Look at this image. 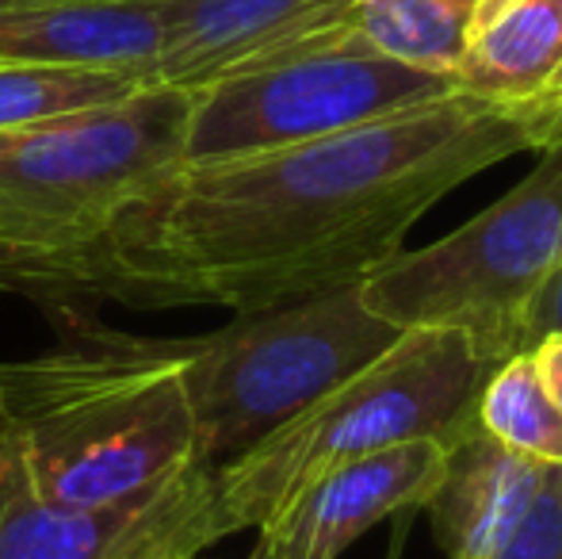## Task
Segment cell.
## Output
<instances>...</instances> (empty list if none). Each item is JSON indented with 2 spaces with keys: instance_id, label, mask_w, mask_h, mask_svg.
<instances>
[{
  "instance_id": "obj_23",
  "label": "cell",
  "mask_w": 562,
  "mask_h": 559,
  "mask_svg": "<svg viewBox=\"0 0 562 559\" xmlns=\"http://www.w3.org/2000/svg\"><path fill=\"white\" fill-rule=\"evenodd\" d=\"M249 559H272V556H268V552H265V548H260V545H257V548H252V556H249Z\"/></svg>"
},
{
  "instance_id": "obj_8",
  "label": "cell",
  "mask_w": 562,
  "mask_h": 559,
  "mask_svg": "<svg viewBox=\"0 0 562 559\" xmlns=\"http://www.w3.org/2000/svg\"><path fill=\"white\" fill-rule=\"evenodd\" d=\"M223 537L215 471L203 463L112 506H54L27 494L0 468V559L200 556Z\"/></svg>"
},
{
  "instance_id": "obj_11",
  "label": "cell",
  "mask_w": 562,
  "mask_h": 559,
  "mask_svg": "<svg viewBox=\"0 0 562 559\" xmlns=\"http://www.w3.org/2000/svg\"><path fill=\"white\" fill-rule=\"evenodd\" d=\"M548 468L505 448L479 422L445 445V471L425 510L448 559L494 556L540 499Z\"/></svg>"
},
{
  "instance_id": "obj_26",
  "label": "cell",
  "mask_w": 562,
  "mask_h": 559,
  "mask_svg": "<svg viewBox=\"0 0 562 559\" xmlns=\"http://www.w3.org/2000/svg\"><path fill=\"white\" fill-rule=\"evenodd\" d=\"M0 411H4V403H0Z\"/></svg>"
},
{
  "instance_id": "obj_21",
  "label": "cell",
  "mask_w": 562,
  "mask_h": 559,
  "mask_svg": "<svg viewBox=\"0 0 562 559\" xmlns=\"http://www.w3.org/2000/svg\"><path fill=\"white\" fill-rule=\"evenodd\" d=\"M12 4H50V0H0V8H12Z\"/></svg>"
},
{
  "instance_id": "obj_10",
  "label": "cell",
  "mask_w": 562,
  "mask_h": 559,
  "mask_svg": "<svg viewBox=\"0 0 562 559\" xmlns=\"http://www.w3.org/2000/svg\"><path fill=\"white\" fill-rule=\"evenodd\" d=\"M154 15V85L195 92L234 69L340 27L348 0H131Z\"/></svg>"
},
{
  "instance_id": "obj_17",
  "label": "cell",
  "mask_w": 562,
  "mask_h": 559,
  "mask_svg": "<svg viewBox=\"0 0 562 559\" xmlns=\"http://www.w3.org/2000/svg\"><path fill=\"white\" fill-rule=\"evenodd\" d=\"M490 559H562V463H551L540 499Z\"/></svg>"
},
{
  "instance_id": "obj_18",
  "label": "cell",
  "mask_w": 562,
  "mask_h": 559,
  "mask_svg": "<svg viewBox=\"0 0 562 559\" xmlns=\"http://www.w3.org/2000/svg\"><path fill=\"white\" fill-rule=\"evenodd\" d=\"M548 334H562V265L528 299L525 318H520V353H528Z\"/></svg>"
},
{
  "instance_id": "obj_13",
  "label": "cell",
  "mask_w": 562,
  "mask_h": 559,
  "mask_svg": "<svg viewBox=\"0 0 562 559\" xmlns=\"http://www.w3.org/2000/svg\"><path fill=\"white\" fill-rule=\"evenodd\" d=\"M562 62V15L551 0H486L456 66L459 92L497 104L540 100Z\"/></svg>"
},
{
  "instance_id": "obj_16",
  "label": "cell",
  "mask_w": 562,
  "mask_h": 559,
  "mask_svg": "<svg viewBox=\"0 0 562 559\" xmlns=\"http://www.w3.org/2000/svg\"><path fill=\"white\" fill-rule=\"evenodd\" d=\"M479 425L513 452L562 463V414L543 391L528 353H513L490 368L479 391Z\"/></svg>"
},
{
  "instance_id": "obj_24",
  "label": "cell",
  "mask_w": 562,
  "mask_h": 559,
  "mask_svg": "<svg viewBox=\"0 0 562 559\" xmlns=\"http://www.w3.org/2000/svg\"><path fill=\"white\" fill-rule=\"evenodd\" d=\"M0 288H8V280H4V269H0Z\"/></svg>"
},
{
  "instance_id": "obj_6",
  "label": "cell",
  "mask_w": 562,
  "mask_h": 559,
  "mask_svg": "<svg viewBox=\"0 0 562 559\" xmlns=\"http://www.w3.org/2000/svg\"><path fill=\"white\" fill-rule=\"evenodd\" d=\"M562 265V138L486 211L425 249H402L360 283L394 329H459L486 368L520 353L528 299Z\"/></svg>"
},
{
  "instance_id": "obj_7",
  "label": "cell",
  "mask_w": 562,
  "mask_h": 559,
  "mask_svg": "<svg viewBox=\"0 0 562 559\" xmlns=\"http://www.w3.org/2000/svg\"><path fill=\"white\" fill-rule=\"evenodd\" d=\"M451 92L456 77L425 74L348 27H329L188 92L184 165L334 138Z\"/></svg>"
},
{
  "instance_id": "obj_3",
  "label": "cell",
  "mask_w": 562,
  "mask_h": 559,
  "mask_svg": "<svg viewBox=\"0 0 562 559\" xmlns=\"http://www.w3.org/2000/svg\"><path fill=\"white\" fill-rule=\"evenodd\" d=\"M192 97L146 85L134 97L35 127L0 131V269L43 295L66 261L184 165Z\"/></svg>"
},
{
  "instance_id": "obj_9",
  "label": "cell",
  "mask_w": 562,
  "mask_h": 559,
  "mask_svg": "<svg viewBox=\"0 0 562 559\" xmlns=\"http://www.w3.org/2000/svg\"><path fill=\"white\" fill-rule=\"evenodd\" d=\"M440 471L445 445L437 437L402 440L340 463L268 517L257 529V545L272 559H340L352 540L383 517L425 506L440 483Z\"/></svg>"
},
{
  "instance_id": "obj_4",
  "label": "cell",
  "mask_w": 562,
  "mask_h": 559,
  "mask_svg": "<svg viewBox=\"0 0 562 559\" xmlns=\"http://www.w3.org/2000/svg\"><path fill=\"white\" fill-rule=\"evenodd\" d=\"M486 376L490 368L459 329H402L398 342L363 372L215 471V506L226 537L260 529L340 463L417 437L451 445L479 422Z\"/></svg>"
},
{
  "instance_id": "obj_15",
  "label": "cell",
  "mask_w": 562,
  "mask_h": 559,
  "mask_svg": "<svg viewBox=\"0 0 562 559\" xmlns=\"http://www.w3.org/2000/svg\"><path fill=\"white\" fill-rule=\"evenodd\" d=\"M146 85H154L146 69L0 62V131L35 127V123H50L61 115L115 104Z\"/></svg>"
},
{
  "instance_id": "obj_20",
  "label": "cell",
  "mask_w": 562,
  "mask_h": 559,
  "mask_svg": "<svg viewBox=\"0 0 562 559\" xmlns=\"http://www.w3.org/2000/svg\"><path fill=\"white\" fill-rule=\"evenodd\" d=\"M543 100H548V104H555V108H562V62H559V69H555V77L548 81V89H543Z\"/></svg>"
},
{
  "instance_id": "obj_14",
  "label": "cell",
  "mask_w": 562,
  "mask_h": 559,
  "mask_svg": "<svg viewBox=\"0 0 562 559\" xmlns=\"http://www.w3.org/2000/svg\"><path fill=\"white\" fill-rule=\"evenodd\" d=\"M486 0H348L340 27L425 74L456 77Z\"/></svg>"
},
{
  "instance_id": "obj_19",
  "label": "cell",
  "mask_w": 562,
  "mask_h": 559,
  "mask_svg": "<svg viewBox=\"0 0 562 559\" xmlns=\"http://www.w3.org/2000/svg\"><path fill=\"white\" fill-rule=\"evenodd\" d=\"M528 357H532L536 372H540V383H543V391H548V399L562 414V334H548L543 342H536L532 349H528Z\"/></svg>"
},
{
  "instance_id": "obj_5",
  "label": "cell",
  "mask_w": 562,
  "mask_h": 559,
  "mask_svg": "<svg viewBox=\"0 0 562 559\" xmlns=\"http://www.w3.org/2000/svg\"><path fill=\"white\" fill-rule=\"evenodd\" d=\"M402 329L368 311L360 283L237 314L229 326L184 345L195 456L218 471L299 411L379 360Z\"/></svg>"
},
{
  "instance_id": "obj_1",
  "label": "cell",
  "mask_w": 562,
  "mask_h": 559,
  "mask_svg": "<svg viewBox=\"0 0 562 559\" xmlns=\"http://www.w3.org/2000/svg\"><path fill=\"white\" fill-rule=\"evenodd\" d=\"M562 138L548 100L451 92L368 127L268 154L180 165L126 208L43 295L249 314L363 283L463 180Z\"/></svg>"
},
{
  "instance_id": "obj_25",
  "label": "cell",
  "mask_w": 562,
  "mask_h": 559,
  "mask_svg": "<svg viewBox=\"0 0 562 559\" xmlns=\"http://www.w3.org/2000/svg\"><path fill=\"white\" fill-rule=\"evenodd\" d=\"M551 4H555V8H559V15H562V0H551Z\"/></svg>"
},
{
  "instance_id": "obj_2",
  "label": "cell",
  "mask_w": 562,
  "mask_h": 559,
  "mask_svg": "<svg viewBox=\"0 0 562 559\" xmlns=\"http://www.w3.org/2000/svg\"><path fill=\"white\" fill-rule=\"evenodd\" d=\"M184 345L112 337L0 368V468L54 506H112L200 463Z\"/></svg>"
},
{
  "instance_id": "obj_22",
  "label": "cell",
  "mask_w": 562,
  "mask_h": 559,
  "mask_svg": "<svg viewBox=\"0 0 562 559\" xmlns=\"http://www.w3.org/2000/svg\"><path fill=\"white\" fill-rule=\"evenodd\" d=\"M157 559H200V556H192V552H169V556H157Z\"/></svg>"
},
{
  "instance_id": "obj_12",
  "label": "cell",
  "mask_w": 562,
  "mask_h": 559,
  "mask_svg": "<svg viewBox=\"0 0 562 559\" xmlns=\"http://www.w3.org/2000/svg\"><path fill=\"white\" fill-rule=\"evenodd\" d=\"M161 31L131 0H50L0 8V62L27 66H154Z\"/></svg>"
}]
</instances>
